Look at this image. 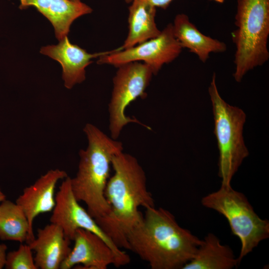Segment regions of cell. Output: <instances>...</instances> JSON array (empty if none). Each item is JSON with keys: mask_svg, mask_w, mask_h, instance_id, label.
<instances>
[{"mask_svg": "<svg viewBox=\"0 0 269 269\" xmlns=\"http://www.w3.org/2000/svg\"><path fill=\"white\" fill-rule=\"evenodd\" d=\"M19 8L35 7L52 23L57 39L67 36L73 22L79 17L89 14L93 9L87 4L71 0H19Z\"/></svg>", "mask_w": 269, "mask_h": 269, "instance_id": "obj_14", "label": "cell"}, {"mask_svg": "<svg viewBox=\"0 0 269 269\" xmlns=\"http://www.w3.org/2000/svg\"><path fill=\"white\" fill-rule=\"evenodd\" d=\"M6 199V195L2 191L0 188V203Z\"/></svg>", "mask_w": 269, "mask_h": 269, "instance_id": "obj_22", "label": "cell"}, {"mask_svg": "<svg viewBox=\"0 0 269 269\" xmlns=\"http://www.w3.org/2000/svg\"><path fill=\"white\" fill-rule=\"evenodd\" d=\"M0 239L20 243H28L34 239L23 211L6 199L0 203Z\"/></svg>", "mask_w": 269, "mask_h": 269, "instance_id": "obj_18", "label": "cell"}, {"mask_svg": "<svg viewBox=\"0 0 269 269\" xmlns=\"http://www.w3.org/2000/svg\"><path fill=\"white\" fill-rule=\"evenodd\" d=\"M68 176L59 169H51L41 175L31 185L25 187L15 203L24 212L33 239V224L39 215L52 211L56 203L55 188L58 181Z\"/></svg>", "mask_w": 269, "mask_h": 269, "instance_id": "obj_11", "label": "cell"}, {"mask_svg": "<svg viewBox=\"0 0 269 269\" xmlns=\"http://www.w3.org/2000/svg\"><path fill=\"white\" fill-rule=\"evenodd\" d=\"M172 24L174 35L182 47L187 48L203 63L207 61L211 53L227 50L224 42L201 32L184 13L177 14Z\"/></svg>", "mask_w": 269, "mask_h": 269, "instance_id": "obj_15", "label": "cell"}, {"mask_svg": "<svg viewBox=\"0 0 269 269\" xmlns=\"http://www.w3.org/2000/svg\"><path fill=\"white\" fill-rule=\"evenodd\" d=\"M201 204L225 217L232 233L240 239L239 264L262 241L269 238V220L260 218L246 196L231 185H221L219 190L204 196Z\"/></svg>", "mask_w": 269, "mask_h": 269, "instance_id": "obj_6", "label": "cell"}, {"mask_svg": "<svg viewBox=\"0 0 269 269\" xmlns=\"http://www.w3.org/2000/svg\"><path fill=\"white\" fill-rule=\"evenodd\" d=\"M72 1H81L80 0H71Z\"/></svg>", "mask_w": 269, "mask_h": 269, "instance_id": "obj_24", "label": "cell"}, {"mask_svg": "<svg viewBox=\"0 0 269 269\" xmlns=\"http://www.w3.org/2000/svg\"><path fill=\"white\" fill-rule=\"evenodd\" d=\"M182 48L174 35L172 24L169 23L157 37L128 49L119 50L118 48L99 57L97 63L118 67L131 62H143L156 75L164 64L178 57Z\"/></svg>", "mask_w": 269, "mask_h": 269, "instance_id": "obj_8", "label": "cell"}, {"mask_svg": "<svg viewBox=\"0 0 269 269\" xmlns=\"http://www.w3.org/2000/svg\"><path fill=\"white\" fill-rule=\"evenodd\" d=\"M113 51L89 53L78 45L71 43L67 36L60 40L58 44L43 46L40 51L42 54L60 63L64 86L70 89L85 80V69L92 62V59L100 57Z\"/></svg>", "mask_w": 269, "mask_h": 269, "instance_id": "obj_12", "label": "cell"}, {"mask_svg": "<svg viewBox=\"0 0 269 269\" xmlns=\"http://www.w3.org/2000/svg\"><path fill=\"white\" fill-rule=\"evenodd\" d=\"M70 241L60 227L50 223L38 229L36 237L27 244L35 253L37 269H59L71 250Z\"/></svg>", "mask_w": 269, "mask_h": 269, "instance_id": "obj_13", "label": "cell"}, {"mask_svg": "<svg viewBox=\"0 0 269 269\" xmlns=\"http://www.w3.org/2000/svg\"><path fill=\"white\" fill-rule=\"evenodd\" d=\"M131 2L129 8V33L119 50L156 37L161 32L155 20L156 7L145 0H132Z\"/></svg>", "mask_w": 269, "mask_h": 269, "instance_id": "obj_16", "label": "cell"}, {"mask_svg": "<svg viewBox=\"0 0 269 269\" xmlns=\"http://www.w3.org/2000/svg\"><path fill=\"white\" fill-rule=\"evenodd\" d=\"M128 249L151 269H182L195 257L202 240L181 227L163 208H145L141 221L127 235Z\"/></svg>", "mask_w": 269, "mask_h": 269, "instance_id": "obj_2", "label": "cell"}, {"mask_svg": "<svg viewBox=\"0 0 269 269\" xmlns=\"http://www.w3.org/2000/svg\"><path fill=\"white\" fill-rule=\"evenodd\" d=\"M114 171L105 191L110 206L106 216L95 219L97 224L120 249H128L127 236L142 220L140 207L154 206L147 190L145 172L133 155L123 152L112 158Z\"/></svg>", "mask_w": 269, "mask_h": 269, "instance_id": "obj_1", "label": "cell"}, {"mask_svg": "<svg viewBox=\"0 0 269 269\" xmlns=\"http://www.w3.org/2000/svg\"><path fill=\"white\" fill-rule=\"evenodd\" d=\"M208 92L219 151L218 174L222 179L221 185H231L233 176L249 155L243 136L246 114L242 109L231 106L222 98L217 87L215 73Z\"/></svg>", "mask_w": 269, "mask_h": 269, "instance_id": "obj_5", "label": "cell"}, {"mask_svg": "<svg viewBox=\"0 0 269 269\" xmlns=\"http://www.w3.org/2000/svg\"><path fill=\"white\" fill-rule=\"evenodd\" d=\"M113 78V89L109 104V130L111 137L117 139L123 129L130 123L143 126L135 118L127 117V107L138 98H144L153 72L147 64L138 61L129 62L118 67Z\"/></svg>", "mask_w": 269, "mask_h": 269, "instance_id": "obj_7", "label": "cell"}, {"mask_svg": "<svg viewBox=\"0 0 269 269\" xmlns=\"http://www.w3.org/2000/svg\"><path fill=\"white\" fill-rule=\"evenodd\" d=\"M7 249V247L5 244H0V269L4 267Z\"/></svg>", "mask_w": 269, "mask_h": 269, "instance_id": "obj_21", "label": "cell"}, {"mask_svg": "<svg viewBox=\"0 0 269 269\" xmlns=\"http://www.w3.org/2000/svg\"><path fill=\"white\" fill-rule=\"evenodd\" d=\"M212 1H214L215 2H218V3H223L225 0H210Z\"/></svg>", "mask_w": 269, "mask_h": 269, "instance_id": "obj_23", "label": "cell"}, {"mask_svg": "<svg viewBox=\"0 0 269 269\" xmlns=\"http://www.w3.org/2000/svg\"><path fill=\"white\" fill-rule=\"evenodd\" d=\"M239 265L232 249L221 244L214 234H208L194 258L182 269H232Z\"/></svg>", "mask_w": 269, "mask_h": 269, "instance_id": "obj_17", "label": "cell"}, {"mask_svg": "<svg viewBox=\"0 0 269 269\" xmlns=\"http://www.w3.org/2000/svg\"><path fill=\"white\" fill-rule=\"evenodd\" d=\"M55 201L50 222L60 227L68 239L73 241L78 229L88 230L102 238L120 256L130 258L111 241L95 220L80 205L73 192L70 177L67 176L63 179L55 194Z\"/></svg>", "mask_w": 269, "mask_h": 269, "instance_id": "obj_9", "label": "cell"}, {"mask_svg": "<svg viewBox=\"0 0 269 269\" xmlns=\"http://www.w3.org/2000/svg\"><path fill=\"white\" fill-rule=\"evenodd\" d=\"M235 24L231 34L236 49L233 77L240 82L269 59V0H238Z\"/></svg>", "mask_w": 269, "mask_h": 269, "instance_id": "obj_4", "label": "cell"}, {"mask_svg": "<svg viewBox=\"0 0 269 269\" xmlns=\"http://www.w3.org/2000/svg\"><path fill=\"white\" fill-rule=\"evenodd\" d=\"M127 2H131L132 0H126ZM155 7L166 9L173 0H145Z\"/></svg>", "mask_w": 269, "mask_h": 269, "instance_id": "obj_20", "label": "cell"}, {"mask_svg": "<svg viewBox=\"0 0 269 269\" xmlns=\"http://www.w3.org/2000/svg\"><path fill=\"white\" fill-rule=\"evenodd\" d=\"M83 131L88 145L79 151L78 171L76 176L71 178V184L76 199L83 202L89 214L97 219L110 212L105 191L112 158L123 152L124 148L122 142L109 137L91 124H87Z\"/></svg>", "mask_w": 269, "mask_h": 269, "instance_id": "obj_3", "label": "cell"}, {"mask_svg": "<svg viewBox=\"0 0 269 269\" xmlns=\"http://www.w3.org/2000/svg\"><path fill=\"white\" fill-rule=\"evenodd\" d=\"M4 267L6 269H37L29 245L21 243L17 250L9 252Z\"/></svg>", "mask_w": 269, "mask_h": 269, "instance_id": "obj_19", "label": "cell"}, {"mask_svg": "<svg viewBox=\"0 0 269 269\" xmlns=\"http://www.w3.org/2000/svg\"><path fill=\"white\" fill-rule=\"evenodd\" d=\"M73 241V248L60 269L77 266L85 269H107L111 265L120 267L130 262V258L120 256L102 238L90 231L78 229Z\"/></svg>", "mask_w": 269, "mask_h": 269, "instance_id": "obj_10", "label": "cell"}]
</instances>
